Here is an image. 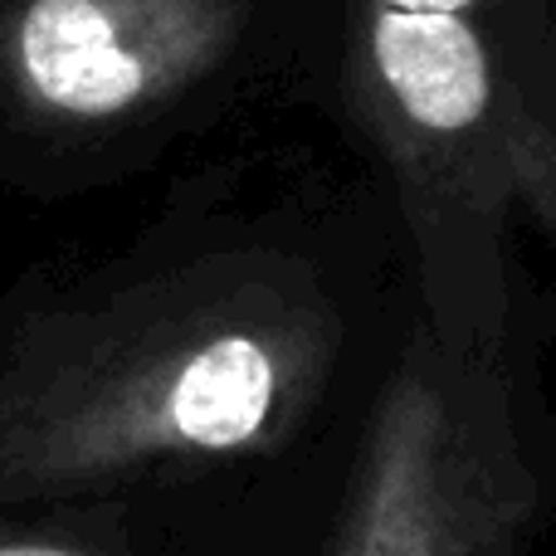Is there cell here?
<instances>
[{"label":"cell","instance_id":"6da1fadb","mask_svg":"<svg viewBox=\"0 0 556 556\" xmlns=\"http://www.w3.org/2000/svg\"><path fill=\"white\" fill-rule=\"evenodd\" d=\"M352 307L323 235L225 176L0 298V503H68L274 454L327 405Z\"/></svg>","mask_w":556,"mask_h":556},{"label":"cell","instance_id":"7a4b0ae2","mask_svg":"<svg viewBox=\"0 0 556 556\" xmlns=\"http://www.w3.org/2000/svg\"><path fill=\"white\" fill-rule=\"evenodd\" d=\"M323 78L405 235L415 323L528 356L532 254L556 264V15L547 0H332Z\"/></svg>","mask_w":556,"mask_h":556},{"label":"cell","instance_id":"3957f363","mask_svg":"<svg viewBox=\"0 0 556 556\" xmlns=\"http://www.w3.org/2000/svg\"><path fill=\"white\" fill-rule=\"evenodd\" d=\"M307 0H0V191L98 195L323 54Z\"/></svg>","mask_w":556,"mask_h":556},{"label":"cell","instance_id":"277c9868","mask_svg":"<svg viewBox=\"0 0 556 556\" xmlns=\"http://www.w3.org/2000/svg\"><path fill=\"white\" fill-rule=\"evenodd\" d=\"M542 508L532 356H469L410 317L327 556H528Z\"/></svg>","mask_w":556,"mask_h":556},{"label":"cell","instance_id":"5b68a950","mask_svg":"<svg viewBox=\"0 0 556 556\" xmlns=\"http://www.w3.org/2000/svg\"><path fill=\"white\" fill-rule=\"evenodd\" d=\"M0 556H123V552H108L74 538H45V532H15V538H0Z\"/></svg>","mask_w":556,"mask_h":556},{"label":"cell","instance_id":"8992f818","mask_svg":"<svg viewBox=\"0 0 556 556\" xmlns=\"http://www.w3.org/2000/svg\"><path fill=\"white\" fill-rule=\"evenodd\" d=\"M547 5H552V15H556V0H547Z\"/></svg>","mask_w":556,"mask_h":556}]
</instances>
